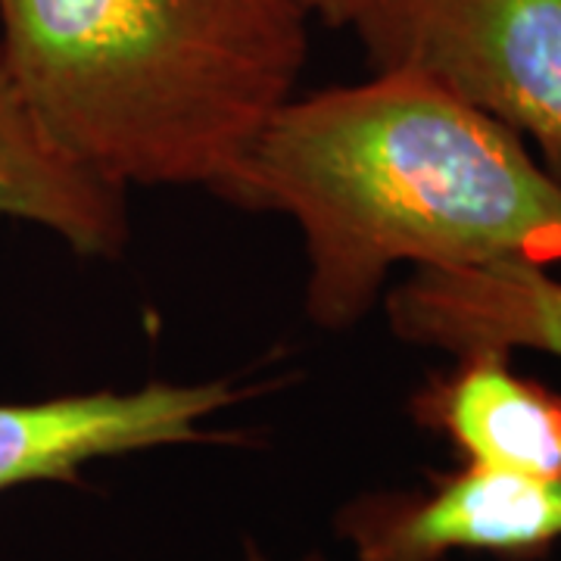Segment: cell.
<instances>
[{
	"instance_id": "1",
	"label": "cell",
	"mask_w": 561,
	"mask_h": 561,
	"mask_svg": "<svg viewBox=\"0 0 561 561\" xmlns=\"http://www.w3.org/2000/svg\"><path fill=\"white\" fill-rule=\"evenodd\" d=\"M228 203L275 209L300 228L302 309L321 331L365 319L400 265H561V172L412 69L290 98Z\"/></svg>"
},
{
	"instance_id": "2",
	"label": "cell",
	"mask_w": 561,
	"mask_h": 561,
	"mask_svg": "<svg viewBox=\"0 0 561 561\" xmlns=\"http://www.w3.org/2000/svg\"><path fill=\"white\" fill-rule=\"evenodd\" d=\"M300 0H0V57L60 150L221 201L309 57Z\"/></svg>"
},
{
	"instance_id": "3",
	"label": "cell",
	"mask_w": 561,
	"mask_h": 561,
	"mask_svg": "<svg viewBox=\"0 0 561 561\" xmlns=\"http://www.w3.org/2000/svg\"><path fill=\"white\" fill-rule=\"evenodd\" d=\"M375 69H412L561 162V0H387L356 25Z\"/></svg>"
},
{
	"instance_id": "4",
	"label": "cell",
	"mask_w": 561,
	"mask_h": 561,
	"mask_svg": "<svg viewBox=\"0 0 561 561\" xmlns=\"http://www.w3.org/2000/svg\"><path fill=\"white\" fill-rule=\"evenodd\" d=\"M334 530L359 561H534L561 542V481L465 461L424 486L362 493L341 505Z\"/></svg>"
},
{
	"instance_id": "5",
	"label": "cell",
	"mask_w": 561,
	"mask_h": 561,
	"mask_svg": "<svg viewBox=\"0 0 561 561\" xmlns=\"http://www.w3.org/2000/svg\"><path fill=\"white\" fill-rule=\"evenodd\" d=\"M243 397L247 390L219 378L0 402V496L32 483L79 486L84 468L103 459L225 440L206 424Z\"/></svg>"
},
{
	"instance_id": "6",
	"label": "cell",
	"mask_w": 561,
	"mask_h": 561,
	"mask_svg": "<svg viewBox=\"0 0 561 561\" xmlns=\"http://www.w3.org/2000/svg\"><path fill=\"white\" fill-rule=\"evenodd\" d=\"M383 312L400 341L449 356L471 350H537L561 359V280L540 265L415 268L387 290Z\"/></svg>"
},
{
	"instance_id": "7",
	"label": "cell",
	"mask_w": 561,
	"mask_h": 561,
	"mask_svg": "<svg viewBox=\"0 0 561 561\" xmlns=\"http://www.w3.org/2000/svg\"><path fill=\"white\" fill-rule=\"evenodd\" d=\"M409 415L471 465L561 481V393L522 375L505 350H471L431 375Z\"/></svg>"
},
{
	"instance_id": "8",
	"label": "cell",
	"mask_w": 561,
	"mask_h": 561,
	"mask_svg": "<svg viewBox=\"0 0 561 561\" xmlns=\"http://www.w3.org/2000/svg\"><path fill=\"white\" fill-rule=\"evenodd\" d=\"M0 216L28 221L79 256H119L131 238L128 191L60 150L0 57Z\"/></svg>"
},
{
	"instance_id": "9",
	"label": "cell",
	"mask_w": 561,
	"mask_h": 561,
	"mask_svg": "<svg viewBox=\"0 0 561 561\" xmlns=\"http://www.w3.org/2000/svg\"><path fill=\"white\" fill-rule=\"evenodd\" d=\"M300 3L309 16H319L334 28H356L365 16L381 10L387 0H300Z\"/></svg>"
},
{
	"instance_id": "10",
	"label": "cell",
	"mask_w": 561,
	"mask_h": 561,
	"mask_svg": "<svg viewBox=\"0 0 561 561\" xmlns=\"http://www.w3.org/2000/svg\"><path fill=\"white\" fill-rule=\"evenodd\" d=\"M243 561H275V559H268L260 546L250 540L247 546H243ZM297 561H324V556H321V552H306V556H300Z\"/></svg>"
}]
</instances>
